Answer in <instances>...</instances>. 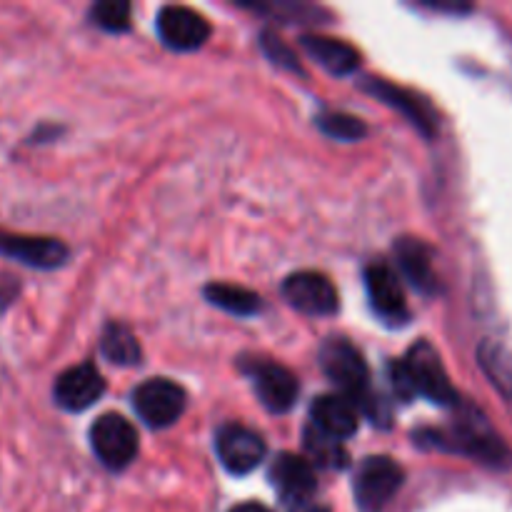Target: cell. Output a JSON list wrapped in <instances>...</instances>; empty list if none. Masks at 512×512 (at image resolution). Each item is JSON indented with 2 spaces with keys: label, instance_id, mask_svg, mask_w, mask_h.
<instances>
[{
  "label": "cell",
  "instance_id": "obj_22",
  "mask_svg": "<svg viewBox=\"0 0 512 512\" xmlns=\"http://www.w3.org/2000/svg\"><path fill=\"white\" fill-rule=\"evenodd\" d=\"M93 23L108 33H123L130 28V3L103 0V3L93 5Z\"/></svg>",
  "mask_w": 512,
  "mask_h": 512
},
{
  "label": "cell",
  "instance_id": "obj_16",
  "mask_svg": "<svg viewBox=\"0 0 512 512\" xmlns=\"http://www.w3.org/2000/svg\"><path fill=\"white\" fill-rule=\"evenodd\" d=\"M395 253H398V263L403 268V273L408 275L410 283L425 295H433L438 288V278H435L433 270V255L425 243L415 238H403L395 245Z\"/></svg>",
  "mask_w": 512,
  "mask_h": 512
},
{
  "label": "cell",
  "instance_id": "obj_26",
  "mask_svg": "<svg viewBox=\"0 0 512 512\" xmlns=\"http://www.w3.org/2000/svg\"><path fill=\"white\" fill-rule=\"evenodd\" d=\"M230 512H273V510H268L265 505H260V503H243V505H235Z\"/></svg>",
  "mask_w": 512,
  "mask_h": 512
},
{
  "label": "cell",
  "instance_id": "obj_24",
  "mask_svg": "<svg viewBox=\"0 0 512 512\" xmlns=\"http://www.w3.org/2000/svg\"><path fill=\"white\" fill-rule=\"evenodd\" d=\"M263 48L268 50V55L273 58V63L285 65V68H290V70H298V58H295L293 50H290L288 45H285L280 38L265 33L263 35Z\"/></svg>",
  "mask_w": 512,
  "mask_h": 512
},
{
  "label": "cell",
  "instance_id": "obj_5",
  "mask_svg": "<svg viewBox=\"0 0 512 512\" xmlns=\"http://www.w3.org/2000/svg\"><path fill=\"white\" fill-rule=\"evenodd\" d=\"M135 413L150 428H168L178 423L185 410V390L165 378H153L133 393Z\"/></svg>",
  "mask_w": 512,
  "mask_h": 512
},
{
  "label": "cell",
  "instance_id": "obj_17",
  "mask_svg": "<svg viewBox=\"0 0 512 512\" xmlns=\"http://www.w3.org/2000/svg\"><path fill=\"white\" fill-rule=\"evenodd\" d=\"M303 45L310 53V58L318 60L333 75H350L360 63L358 50L345 43V40L323 38V35H305Z\"/></svg>",
  "mask_w": 512,
  "mask_h": 512
},
{
  "label": "cell",
  "instance_id": "obj_10",
  "mask_svg": "<svg viewBox=\"0 0 512 512\" xmlns=\"http://www.w3.org/2000/svg\"><path fill=\"white\" fill-rule=\"evenodd\" d=\"M0 255L38 270H53L68 260V248L53 238H33V235L3 233L0 230Z\"/></svg>",
  "mask_w": 512,
  "mask_h": 512
},
{
  "label": "cell",
  "instance_id": "obj_23",
  "mask_svg": "<svg viewBox=\"0 0 512 512\" xmlns=\"http://www.w3.org/2000/svg\"><path fill=\"white\" fill-rule=\"evenodd\" d=\"M323 133H328L330 138L338 140H358L365 135V125L358 118L345 113H325L318 118Z\"/></svg>",
  "mask_w": 512,
  "mask_h": 512
},
{
  "label": "cell",
  "instance_id": "obj_4",
  "mask_svg": "<svg viewBox=\"0 0 512 512\" xmlns=\"http://www.w3.org/2000/svg\"><path fill=\"white\" fill-rule=\"evenodd\" d=\"M90 443H93L100 463L113 470L125 468L138 455V433L123 415H100L93 428H90Z\"/></svg>",
  "mask_w": 512,
  "mask_h": 512
},
{
  "label": "cell",
  "instance_id": "obj_25",
  "mask_svg": "<svg viewBox=\"0 0 512 512\" xmlns=\"http://www.w3.org/2000/svg\"><path fill=\"white\" fill-rule=\"evenodd\" d=\"M15 295H18V283L13 275H0V313L13 303Z\"/></svg>",
  "mask_w": 512,
  "mask_h": 512
},
{
  "label": "cell",
  "instance_id": "obj_27",
  "mask_svg": "<svg viewBox=\"0 0 512 512\" xmlns=\"http://www.w3.org/2000/svg\"><path fill=\"white\" fill-rule=\"evenodd\" d=\"M290 512H328V508H320V505H315L313 500L310 503H303V505H293Z\"/></svg>",
  "mask_w": 512,
  "mask_h": 512
},
{
  "label": "cell",
  "instance_id": "obj_3",
  "mask_svg": "<svg viewBox=\"0 0 512 512\" xmlns=\"http://www.w3.org/2000/svg\"><path fill=\"white\" fill-rule=\"evenodd\" d=\"M403 468L395 460L378 455L368 458L355 475V500L363 512H380L403 488Z\"/></svg>",
  "mask_w": 512,
  "mask_h": 512
},
{
  "label": "cell",
  "instance_id": "obj_8",
  "mask_svg": "<svg viewBox=\"0 0 512 512\" xmlns=\"http://www.w3.org/2000/svg\"><path fill=\"white\" fill-rule=\"evenodd\" d=\"M365 290L375 313L388 323H405L410 315L403 285L395 270L385 263H373L365 270Z\"/></svg>",
  "mask_w": 512,
  "mask_h": 512
},
{
  "label": "cell",
  "instance_id": "obj_15",
  "mask_svg": "<svg viewBox=\"0 0 512 512\" xmlns=\"http://www.w3.org/2000/svg\"><path fill=\"white\" fill-rule=\"evenodd\" d=\"M368 90L373 95H378L383 103L393 105V108H398L400 113L408 115V118L413 120L415 125H418L420 133L433 135L435 128H438V120H435L433 108H430V105L425 103L423 98H418L415 93H408V90L395 88V85L383 83V80H370Z\"/></svg>",
  "mask_w": 512,
  "mask_h": 512
},
{
  "label": "cell",
  "instance_id": "obj_7",
  "mask_svg": "<svg viewBox=\"0 0 512 512\" xmlns=\"http://www.w3.org/2000/svg\"><path fill=\"white\" fill-rule=\"evenodd\" d=\"M283 295L295 310L305 315H333L338 310V293L325 275L303 270L285 280Z\"/></svg>",
  "mask_w": 512,
  "mask_h": 512
},
{
  "label": "cell",
  "instance_id": "obj_20",
  "mask_svg": "<svg viewBox=\"0 0 512 512\" xmlns=\"http://www.w3.org/2000/svg\"><path fill=\"white\" fill-rule=\"evenodd\" d=\"M105 358L115 365H138L140 363V345L133 338L128 328L123 325H108L103 333V343H100Z\"/></svg>",
  "mask_w": 512,
  "mask_h": 512
},
{
  "label": "cell",
  "instance_id": "obj_12",
  "mask_svg": "<svg viewBox=\"0 0 512 512\" xmlns=\"http://www.w3.org/2000/svg\"><path fill=\"white\" fill-rule=\"evenodd\" d=\"M105 393L103 375L95 370V365L85 363L78 368H70L55 380V403L70 413L90 408L100 395Z\"/></svg>",
  "mask_w": 512,
  "mask_h": 512
},
{
  "label": "cell",
  "instance_id": "obj_2",
  "mask_svg": "<svg viewBox=\"0 0 512 512\" xmlns=\"http://www.w3.org/2000/svg\"><path fill=\"white\" fill-rule=\"evenodd\" d=\"M320 365H323L325 375L338 385L345 393V398L350 403H355V408H363L365 413L375 420H380L378 398H373L370 393V373L368 365H365L363 355L343 338H333L320 348Z\"/></svg>",
  "mask_w": 512,
  "mask_h": 512
},
{
  "label": "cell",
  "instance_id": "obj_13",
  "mask_svg": "<svg viewBox=\"0 0 512 512\" xmlns=\"http://www.w3.org/2000/svg\"><path fill=\"white\" fill-rule=\"evenodd\" d=\"M253 383L258 398L270 413H285L298 398V380L278 363H253Z\"/></svg>",
  "mask_w": 512,
  "mask_h": 512
},
{
  "label": "cell",
  "instance_id": "obj_9",
  "mask_svg": "<svg viewBox=\"0 0 512 512\" xmlns=\"http://www.w3.org/2000/svg\"><path fill=\"white\" fill-rule=\"evenodd\" d=\"M270 483H273L280 500H283L288 508L310 503L315 488H318L313 465L293 453H283L273 460V465H270Z\"/></svg>",
  "mask_w": 512,
  "mask_h": 512
},
{
  "label": "cell",
  "instance_id": "obj_14",
  "mask_svg": "<svg viewBox=\"0 0 512 512\" xmlns=\"http://www.w3.org/2000/svg\"><path fill=\"white\" fill-rule=\"evenodd\" d=\"M358 408L345 395H323L310 408V428L343 443L358 430Z\"/></svg>",
  "mask_w": 512,
  "mask_h": 512
},
{
  "label": "cell",
  "instance_id": "obj_1",
  "mask_svg": "<svg viewBox=\"0 0 512 512\" xmlns=\"http://www.w3.org/2000/svg\"><path fill=\"white\" fill-rule=\"evenodd\" d=\"M390 380L395 393L405 400L420 395L435 405H458V393L450 385L440 355L428 343L413 345L400 363L390 365Z\"/></svg>",
  "mask_w": 512,
  "mask_h": 512
},
{
  "label": "cell",
  "instance_id": "obj_18",
  "mask_svg": "<svg viewBox=\"0 0 512 512\" xmlns=\"http://www.w3.org/2000/svg\"><path fill=\"white\" fill-rule=\"evenodd\" d=\"M205 298L213 305H218L220 310L230 315H240V318H248L260 310V298L255 293L245 288H235V285L225 283H213L205 288Z\"/></svg>",
  "mask_w": 512,
  "mask_h": 512
},
{
  "label": "cell",
  "instance_id": "obj_21",
  "mask_svg": "<svg viewBox=\"0 0 512 512\" xmlns=\"http://www.w3.org/2000/svg\"><path fill=\"white\" fill-rule=\"evenodd\" d=\"M305 450H308L310 460L320 468H345L348 465V453H345L343 443L313 428L305 430Z\"/></svg>",
  "mask_w": 512,
  "mask_h": 512
},
{
  "label": "cell",
  "instance_id": "obj_6",
  "mask_svg": "<svg viewBox=\"0 0 512 512\" xmlns=\"http://www.w3.org/2000/svg\"><path fill=\"white\" fill-rule=\"evenodd\" d=\"M215 448H218L220 463L233 475H245L255 470L265 460V453H268L265 440L255 430L238 423L223 425L218 430Z\"/></svg>",
  "mask_w": 512,
  "mask_h": 512
},
{
  "label": "cell",
  "instance_id": "obj_11",
  "mask_svg": "<svg viewBox=\"0 0 512 512\" xmlns=\"http://www.w3.org/2000/svg\"><path fill=\"white\" fill-rule=\"evenodd\" d=\"M158 33L173 50H195L208 40L210 25L195 10L183 5H168L158 15Z\"/></svg>",
  "mask_w": 512,
  "mask_h": 512
},
{
  "label": "cell",
  "instance_id": "obj_19",
  "mask_svg": "<svg viewBox=\"0 0 512 512\" xmlns=\"http://www.w3.org/2000/svg\"><path fill=\"white\" fill-rule=\"evenodd\" d=\"M480 365L493 380L495 388L512 400V355L508 350L488 340V343L480 345Z\"/></svg>",
  "mask_w": 512,
  "mask_h": 512
}]
</instances>
